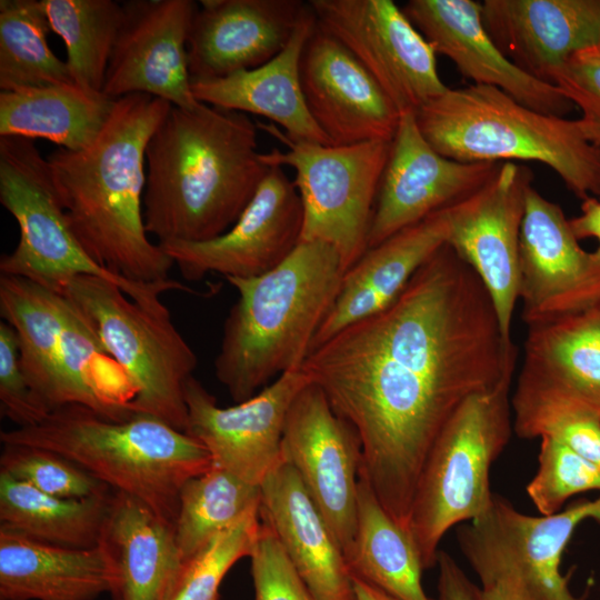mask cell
Segmentation results:
<instances>
[{
	"label": "cell",
	"instance_id": "obj_1",
	"mask_svg": "<svg viewBox=\"0 0 600 600\" xmlns=\"http://www.w3.org/2000/svg\"><path fill=\"white\" fill-rule=\"evenodd\" d=\"M517 356L483 283L444 243L389 307L312 349L301 369L357 430L360 473L408 531L439 432L467 398L513 374Z\"/></svg>",
	"mask_w": 600,
	"mask_h": 600
},
{
	"label": "cell",
	"instance_id": "obj_2",
	"mask_svg": "<svg viewBox=\"0 0 600 600\" xmlns=\"http://www.w3.org/2000/svg\"><path fill=\"white\" fill-rule=\"evenodd\" d=\"M249 114L172 106L146 149L143 218L158 243L199 242L238 220L271 167Z\"/></svg>",
	"mask_w": 600,
	"mask_h": 600
},
{
	"label": "cell",
	"instance_id": "obj_3",
	"mask_svg": "<svg viewBox=\"0 0 600 600\" xmlns=\"http://www.w3.org/2000/svg\"><path fill=\"white\" fill-rule=\"evenodd\" d=\"M172 104L144 93L116 99L96 140L47 156L69 224L88 254L134 282L169 280L174 266L143 218L146 149Z\"/></svg>",
	"mask_w": 600,
	"mask_h": 600
},
{
	"label": "cell",
	"instance_id": "obj_4",
	"mask_svg": "<svg viewBox=\"0 0 600 600\" xmlns=\"http://www.w3.org/2000/svg\"><path fill=\"white\" fill-rule=\"evenodd\" d=\"M343 273L333 247L301 241L267 273L227 278L239 299L223 324L214 374L236 403L273 377L302 368Z\"/></svg>",
	"mask_w": 600,
	"mask_h": 600
},
{
	"label": "cell",
	"instance_id": "obj_5",
	"mask_svg": "<svg viewBox=\"0 0 600 600\" xmlns=\"http://www.w3.org/2000/svg\"><path fill=\"white\" fill-rule=\"evenodd\" d=\"M0 440L56 452L172 524L184 482L212 466L204 446L153 416L112 420L79 404L58 408L36 426L1 431Z\"/></svg>",
	"mask_w": 600,
	"mask_h": 600
},
{
	"label": "cell",
	"instance_id": "obj_6",
	"mask_svg": "<svg viewBox=\"0 0 600 600\" xmlns=\"http://www.w3.org/2000/svg\"><path fill=\"white\" fill-rule=\"evenodd\" d=\"M414 113L426 140L462 162L537 161L551 168L577 197L600 196V146L580 119L547 114L500 89H448Z\"/></svg>",
	"mask_w": 600,
	"mask_h": 600
},
{
	"label": "cell",
	"instance_id": "obj_7",
	"mask_svg": "<svg viewBox=\"0 0 600 600\" xmlns=\"http://www.w3.org/2000/svg\"><path fill=\"white\" fill-rule=\"evenodd\" d=\"M512 378L467 398L426 458L408 524L424 570L437 564L438 546L451 527L481 517L492 503L490 469L513 430Z\"/></svg>",
	"mask_w": 600,
	"mask_h": 600
},
{
	"label": "cell",
	"instance_id": "obj_8",
	"mask_svg": "<svg viewBox=\"0 0 600 600\" xmlns=\"http://www.w3.org/2000/svg\"><path fill=\"white\" fill-rule=\"evenodd\" d=\"M0 203L19 228L16 248L0 259V274L24 278L59 292L76 277H97L148 307L163 304L160 297L167 291L189 290L172 279L134 282L96 262L74 236L47 157L34 140L0 137Z\"/></svg>",
	"mask_w": 600,
	"mask_h": 600
},
{
	"label": "cell",
	"instance_id": "obj_9",
	"mask_svg": "<svg viewBox=\"0 0 600 600\" xmlns=\"http://www.w3.org/2000/svg\"><path fill=\"white\" fill-rule=\"evenodd\" d=\"M61 292L84 314L129 381L132 411L187 432L184 384L198 360L167 307L141 304L97 277H76Z\"/></svg>",
	"mask_w": 600,
	"mask_h": 600
},
{
	"label": "cell",
	"instance_id": "obj_10",
	"mask_svg": "<svg viewBox=\"0 0 600 600\" xmlns=\"http://www.w3.org/2000/svg\"><path fill=\"white\" fill-rule=\"evenodd\" d=\"M259 128L287 150L262 153L269 167H290L302 204L301 241H321L339 253L344 272L368 250L369 232L391 141L327 146L289 140L273 123ZM300 241V242H301Z\"/></svg>",
	"mask_w": 600,
	"mask_h": 600
},
{
	"label": "cell",
	"instance_id": "obj_11",
	"mask_svg": "<svg viewBox=\"0 0 600 600\" xmlns=\"http://www.w3.org/2000/svg\"><path fill=\"white\" fill-rule=\"evenodd\" d=\"M317 26L338 40L400 113L416 112L449 88L432 46L391 0H310Z\"/></svg>",
	"mask_w": 600,
	"mask_h": 600
},
{
	"label": "cell",
	"instance_id": "obj_12",
	"mask_svg": "<svg viewBox=\"0 0 600 600\" xmlns=\"http://www.w3.org/2000/svg\"><path fill=\"white\" fill-rule=\"evenodd\" d=\"M0 314L17 332L21 368L38 400L50 412L71 404L94 351L82 312L62 292L0 274Z\"/></svg>",
	"mask_w": 600,
	"mask_h": 600
},
{
	"label": "cell",
	"instance_id": "obj_13",
	"mask_svg": "<svg viewBox=\"0 0 600 600\" xmlns=\"http://www.w3.org/2000/svg\"><path fill=\"white\" fill-rule=\"evenodd\" d=\"M281 451L346 557L357 529L362 446L357 430L333 411L312 382L288 411Z\"/></svg>",
	"mask_w": 600,
	"mask_h": 600
},
{
	"label": "cell",
	"instance_id": "obj_14",
	"mask_svg": "<svg viewBox=\"0 0 600 600\" xmlns=\"http://www.w3.org/2000/svg\"><path fill=\"white\" fill-rule=\"evenodd\" d=\"M519 262V299L527 327L600 302V253L583 250L561 207L531 184L526 191Z\"/></svg>",
	"mask_w": 600,
	"mask_h": 600
},
{
	"label": "cell",
	"instance_id": "obj_15",
	"mask_svg": "<svg viewBox=\"0 0 600 600\" xmlns=\"http://www.w3.org/2000/svg\"><path fill=\"white\" fill-rule=\"evenodd\" d=\"M309 382L302 369L288 371L250 399L223 408L192 376L184 384L186 433L204 446L212 466L260 486L283 461L281 442L287 414Z\"/></svg>",
	"mask_w": 600,
	"mask_h": 600
},
{
	"label": "cell",
	"instance_id": "obj_16",
	"mask_svg": "<svg viewBox=\"0 0 600 600\" xmlns=\"http://www.w3.org/2000/svg\"><path fill=\"white\" fill-rule=\"evenodd\" d=\"M531 179L529 168L507 161L482 188L449 207L447 243L483 283L507 339L519 300L520 229Z\"/></svg>",
	"mask_w": 600,
	"mask_h": 600
},
{
	"label": "cell",
	"instance_id": "obj_17",
	"mask_svg": "<svg viewBox=\"0 0 600 600\" xmlns=\"http://www.w3.org/2000/svg\"><path fill=\"white\" fill-rule=\"evenodd\" d=\"M460 551L480 580L483 600H584L560 571L566 549L548 524L517 512H493L464 523Z\"/></svg>",
	"mask_w": 600,
	"mask_h": 600
},
{
	"label": "cell",
	"instance_id": "obj_18",
	"mask_svg": "<svg viewBox=\"0 0 600 600\" xmlns=\"http://www.w3.org/2000/svg\"><path fill=\"white\" fill-rule=\"evenodd\" d=\"M302 204L281 167H271L256 194L224 233L199 242L159 244L189 281L209 272L252 278L286 260L301 241Z\"/></svg>",
	"mask_w": 600,
	"mask_h": 600
},
{
	"label": "cell",
	"instance_id": "obj_19",
	"mask_svg": "<svg viewBox=\"0 0 600 600\" xmlns=\"http://www.w3.org/2000/svg\"><path fill=\"white\" fill-rule=\"evenodd\" d=\"M498 162H462L440 154L413 112L400 114L381 178L368 249L468 198L497 173Z\"/></svg>",
	"mask_w": 600,
	"mask_h": 600
},
{
	"label": "cell",
	"instance_id": "obj_20",
	"mask_svg": "<svg viewBox=\"0 0 600 600\" xmlns=\"http://www.w3.org/2000/svg\"><path fill=\"white\" fill-rule=\"evenodd\" d=\"M109 60L102 92L118 99L144 93L178 108L199 101L191 89L188 38L199 4L193 0H129Z\"/></svg>",
	"mask_w": 600,
	"mask_h": 600
},
{
	"label": "cell",
	"instance_id": "obj_21",
	"mask_svg": "<svg viewBox=\"0 0 600 600\" xmlns=\"http://www.w3.org/2000/svg\"><path fill=\"white\" fill-rule=\"evenodd\" d=\"M308 110L331 146L392 141L400 112L333 37L317 24L300 60Z\"/></svg>",
	"mask_w": 600,
	"mask_h": 600
},
{
	"label": "cell",
	"instance_id": "obj_22",
	"mask_svg": "<svg viewBox=\"0 0 600 600\" xmlns=\"http://www.w3.org/2000/svg\"><path fill=\"white\" fill-rule=\"evenodd\" d=\"M402 10L436 53L448 57L472 84L500 89L547 114L564 117L574 107L557 86L532 77L506 57L483 23L481 2L410 0Z\"/></svg>",
	"mask_w": 600,
	"mask_h": 600
},
{
	"label": "cell",
	"instance_id": "obj_23",
	"mask_svg": "<svg viewBox=\"0 0 600 600\" xmlns=\"http://www.w3.org/2000/svg\"><path fill=\"white\" fill-rule=\"evenodd\" d=\"M307 9L301 0H201L187 46L191 79L268 62L288 44Z\"/></svg>",
	"mask_w": 600,
	"mask_h": 600
},
{
	"label": "cell",
	"instance_id": "obj_24",
	"mask_svg": "<svg viewBox=\"0 0 600 600\" xmlns=\"http://www.w3.org/2000/svg\"><path fill=\"white\" fill-rule=\"evenodd\" d=\"M481 8L506 57L549 83L572 56L600 42V0H484Z\"/></svg>",
	"mask_w": 600,
	"mask_h": 600
},
{
	"label": "cell",
	"instance_id": "obj_25",
	"mask_svg": "<svg viewBox=\"0 0 600 600\" xmlns=\"http://www.w3.org/2000/svg\"><path fill=\"white\" fill-rule=\"evenodd\" d=\"M259 516L316 600H354L343 552L297 471L284 460L260 484Z\"/></svg>",
	"mask_w": 600,
	"mask_h": 600
},
{
	"label": "cell",
	"instance_id": "obj_26",
	"mask_svg": "<svg viewBox=\"0 0 600 600\" xmlns=\"http://www.w3.org/2000/svg\"><path fill=\"white\" fill-rule=\"evenodd\" d=\"M449 229L448 207L369 248L343 273L311 350L346 327L389 307L420 267L447 243Z\"/></svg>",
	"mask_w": 600,
	"mask_h": 600
},
{
	"label": "cell",
	"instance_id": "obj_27",
	"mask_svg": "<svg viewBox=\"0 0 600 600\" xmlns=\"http://www.w3.org/2000/svg\"><path fill=\"white\" fill-rule=\"evenodd\" d=\"M316 18L308 9L288 44L268 62L221 78L191 79L197 101L267 118L283 129L294 142L331 146L312 119L300 81L303 48L316 28Z\"/></svg>",
	"mask_w": 600,
	"mask_h": 600
},
{
	"label": "cell",
	"instance_id": "obj_28",
	"mask_svg": "<svg viewBox=\"0 0 600 600\" xmlns=\"http://www.w3.org/2000/svg\"><path fill=\"white\" fill-rule=\"evenodd\" d=\"M98 547L111 573L113 600H170L183 560L173 524L147 504L113 491Z\"/></svg>",
	"mask_w": 600,
	"mask_h": 600
},
{
	"label": "cell",
	"instance_id": "obj_29",
	"mask_svg": "<svg viewBox=\"0 0 600 600\" xmlns=\"http://www.w3.org/2000/svg\"><path fill=\"white\" fill-rule=\"evenodd\" d=\"M100 548H69L0 527V600H93L110 592Z\"/></svg>",
	"mask_w": 600,
	"mask_h": 600
},
{
	"label": "cell",
	"instance_id": "obj_30",
	"mask_svg": "<svg viewBox=\"0 0 600 600\" xmlns=\"http://www.w3.org/2000/svg\"><path fill=\"white\" fill-rule=\"evenodd\" d=\"M518 381L569 396L600 416V302L528 327Z\"/></svg>",
	"mask_w": 600,
	"mask_h": 600
},
{
	"label": "cell",
	"instance_id": "obj_31",
	"mask_svg": "<svg viewBox=\"0 0 600 600\" xmlns=\"http://www.w3.org/2000/svg\"><path fill=\"white\" fill-rule=\"evenodd\" d=\"M116 99L74 82L0 92V137L44 139L72 151L90 146Z\"/></svg>",
	"mask_w": 600,
	"mask_h": 600
},
{
	"label": "cell",
	"instance_id": "obj_32",
	"mask_svg": "<svg viewBox=\"0 0 600 600\" xmlns=\"http://www.w3.org/2000/svg\"><path fill=\"white\" fill-rule=\"evenodd\" d=\"M344 558L351 576L399 600H431L421 583L424 569L409 532L391 518L360 472L357 529Z\"/></svg>",
	"mask_w": 600,
	"mask_h": 600
},
{
	"label": "cell",
	"instance_id": "obj_33",
	"mask_svg": "<svg viewBox=\"0 0 600 600\" xmlns=\"http://www.w3.org/2000/svg\"><path fill=\"white\" fill-rule=\"evenodd\" d=\"M112 492L60 498L0 471V527L62 547L93 548Z\"/></svg>",
	"mask_w": 600,
	"mask_h": 600
},
{
	"label": "cell",
	"instance_id": "obj_34",
	"mask_svg": "<svg viewBox=\"0 0 600 600\" xmlns=\"http://www.w3.org/2000/svg\"><path fill=\"white\" fill-rule=\"evenodd\" d=\"M41 1L51 30L66 46V63L73 82L102 92L123 20L122 3L114 0Z\"/></svg>",
	"mask_w": 600,
	"mask_h": 600
},
{
	"label": "cell",
	"instance_id": "obj_35",
	"mask_svg": "<svg viewBox=\"0 0 600 600\" xmlns=\"http://www.w3.org/2000/svg\"><path fill=\"white\" fill-rule=\"evenodd\" d=\"M259 506L260 486L250 484L216 466L187 480L179 493L173 523L183 562L213 536Z\"/></svg>",
	"mask_w": 600,
	"mask_h": 600
},
{
	"label": "cell",
	"instance_id": "obj_36",
	"mask_svg": "<svg viewBox=\"0 0 600 600\" xmlns=\"http://www.w3.org/2000/svg\"><path fill=\"white\" fill-rule=\"evenodd\" d=\"M50 31L41 0L0 1L1 91L73 82L48 44Z\"/></svg>",
	"mask_w": 600,
	"mask_h": 600
},
{
	"label": "cell",
	"instance_id": "obj_37",
	"mask_svg": "<svg viewBox=\"0 0 600 600\" xmlns=\"http://www.w3.org/2000/svg\"><path fill=\"white\" fill-rule=\"evenodd\" d=\"M511 409L518 437L551 438L600 468V416L584 403L518 381Z\"/></svg>",
	"mask_w": 600,
	"mask_h": 600
},
{
	"label": "cell",
	"instance_id": "obj_38",
	"mask_svg": "<svg viewBox=\"0 0 600 600\" xmlns=\"http://www.w3.org/2000/svg\"><path fill=\"white\" fill-rule=\"evenodd\" d=\"M260 528L256 509L213 536L183 562L170 600H218L222 579L237 561L250 557Z\"/></svg>",
	"mask_w": 600,
	"mask_h": 600
},
{
	"label": "cell",
	"instance_id": "obj_39",
	"mask_svg": "<svg viewBox=\"0 0 600 600\" xmlns=\"http://www.w3.org/2000/svg\"><path fill=\"white\" fill-rule=\"evenodd\" d=\"M0 471L60 498L80 499L112 491L72 461L38 447L3 444Z\"/></svg>",
	"mask_w": 600,
	"mask_h": 600
},
{
	"label": "cell",
	"instance_id": "obj_40",
	"mask_svg": "<svg viewBox=\"0 0 600 600\" xmlns=\"http://www.w3.org/2000/svg\"><path fill=\"white\" fill-rule=\"evenodd\" d=\"M600 491V468L561 442L540 438L538 470L527 493L541 516L560 512L574 494Z\"/></svg>",
	"mask_w": 600,
	"mask_h": 600
},
{
	"label": "cell",
	"instance_id": "obj_41",
	"mask_svg": "<svg viewBox=\"0 0 600 600\" xmlns=\"http://www.w3.org/2000/svg\"><path fill=\"white\" fill-rule=\"evenodd\" d=\"M249 558L254 600H316L299 577L274 532L262 521Z\"/></svg>",
	"mask_w": 600,
	"mask_h": 600
},
{
	"label": "cell",
	"instance_id": "obj_42",
	"mask_svg": "<svg viewBox=\"0 0 600 600\" xmlns=\"http://www.w3.org/2000/svg\"><path fill=\"white\" fill-rule=\"evenodd\" d=\"M0 404L2 416L17 428L36 426L50 413L23 373L17 332L6 321L0 323Z\"/></svg>",
	"mask_w": 600,
	"mask_h": 600
},
{
	"label": "cell",
	"instance_id": "obj_43",
	"mask_svg": "<svg viewBox=\"0 0 600 600\" xmlns=\"http://www.w3.org/2000/svg\"><path fill=\"white\" fill-rule=\"evenodd\" d=\"M550 83L580 109L589 140L600 146V54L596 48L572 56L552 73Z\"/></svg>",
	"mask_w": 600,
	"mask_h": 600
},
{
	"label": "cell",
	"instance_id": "obj_44",
	"mask_svg": "<svg viewBox=\"0 0 600 600\" xmlns=\"http://www.w3.org/2000/svg\"><path fill=\"white\" fill-rule=\"evenodd\" d=\"M438 600H483L480 587L476 586L447 552L439 551Z\"/></svg>",
	"mask_w": 600,
	"mask_h": 600
},
{
	"label": "cell",
	"instance_id": "obj_45",
	"mask_svg": "<svg viewBox=\"0 0 600 600\" xmlns=\"http://www.w3.org/2000/svg\"><path fill=\"white\" fill-rule=\"evenodd\" d=\"M569 223L578 240L597 239L599 247L596 251L600 253V199L589 197L582 200L581 213L569 220Z\"/></svg>",
	"mask_w": 600,
	"mask_h": 600
},
{
	"label": "cell",
	"instance_id": "obj_46",
	"mask_svg": "<svg viewBox=\"0 0 600 600\" xmlns=\"http://www.w3.org/2000/svg\"><path fill=\"white\" fill-rule=\"evenodd\" d=\"M351 582L354 600H399L359 577L351 576Z\"/></svg>",
	"mask_w": 600,
	"mask_h": 600
},
{
	"label": "cell",
	"instance_id": "obj_47",
	"mask_svg": "<svg viewBox=\"0 0 600 600\" xmlns=\"http://www.w3.org/2000/svg\"><path fill=\"white\" fill-rule=\"evenodd\" d=\"M591 519H594L596 521L600 523V497L597 500H594V510L591 516Z\"/></svg>",
	"mask_w": 600,
	"mask_h": 600
},
{
	"label": "cell",
	"instance_id": "obj_48",
	"mask_svg": "<svg viewBox=\"0 0 600 600\" xmlns=\"http://www.w3.org/2000/svg\"><path fill=\"white\" fill-rule=\"evenodd\" d=\"M596 50H597V51L599 52V54H600V42H599L598 47L596 48Z\"/></svg>",
	"mask_w": 600,
	"mask_h": 600
}]
</instances>
